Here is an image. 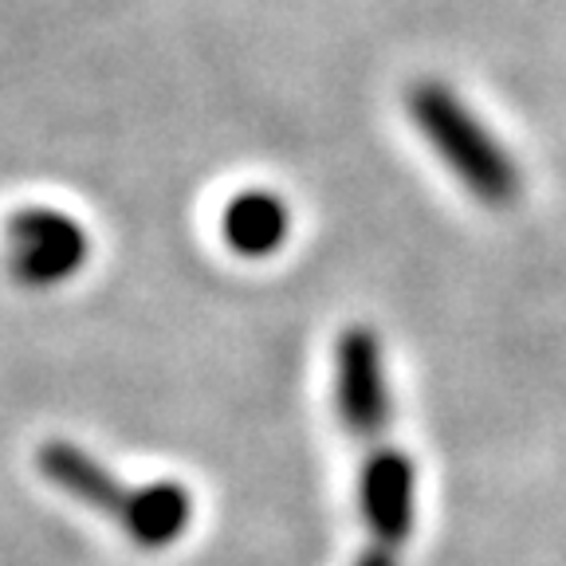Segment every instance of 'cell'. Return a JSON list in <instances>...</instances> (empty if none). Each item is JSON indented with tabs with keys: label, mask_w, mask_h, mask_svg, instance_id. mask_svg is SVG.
I'll return each mask as SVG.
<instances>
[{
	"label": "cell",
	"mask_w": 566,
	"mask_h": 566,
	"mask_svg": "<svg viewBox=\"0 0 566 566\" xmlns=\"http://www.w3.org/2000/svg\"><path fill=\"white\" fill-rule=\"evenodd\" d=\"M4 260L24 287H60L91 260V237L71 212L52 205H24L4 224Z\"/></svg>",
	"instance_id": "277c9868"
},
{
	"label": "cell",
	"mask_w": 566,
	"mask_h": 566,
	"mask_svg": "<svg viewBox=\"0 0 566 566\" xmlns=\"http://www.w3.org/2000/svg\"><path fill=\"white\" fill-rule=\"evenodd\" d=\"M335 413L358 452V520L366 543L354 566H401L417 527V464L394 433L386 346L366 323L335 338Z\"/></svg>",
	"instance_id": "6da1fadb"
},
{
	"label": "cell",
	"mask_w": 566,
	"mask_h": 566,
	"mask_svg": "<svg viewBox=\"0 0 566 566\" xmlns=\"http://www.w3.org/2000/svg\"><path fill=\"white\" fill-rule=\"evenodd\" d=\"M221 232L224 244L237 256L268 260L292 237V209H287L283 197L268 193V189H248V193H237L224 205Z\"/></svg>",
	"instance_id": "5b68a950"
},
{
	"label": "cell",
	"mask_w": 566,
	"mask_h": 566,
	"mask_svg": "<svg viewBox=\"0 0 566 566\" xmlns=\"http://www.w3.org/2000/svg\"><path fill=\"white\" fill-rule=\"evenodd\" d=\"M409 115H413L421 138L433 146V154L452 169L460 186L469 189L488 209H512L523 197V177L512 154L484 130L469 106L460 103L457 91L444 83H417L409 91Z\"/></svg>",
	"instance_id": "3957f363"
},
{
	"label": "cell",
	"mask_w": 566,
	"mask_h": 566,
	"mask_svg": "<svg viewBox=\"0 0 566 566\" xmlns=\"http://www.w3.org/2000/svg\"><path fill=\"white\" fill-rule=\"evenodd\" d=\"M35 472L60 495L103 515L138 551H169L193 527L197 504L186 484H177V480L130 484L67 437H48L35 449Z\"/></svg>",
	"instance_id": "7a4b0ae2"
}]
</instances>
